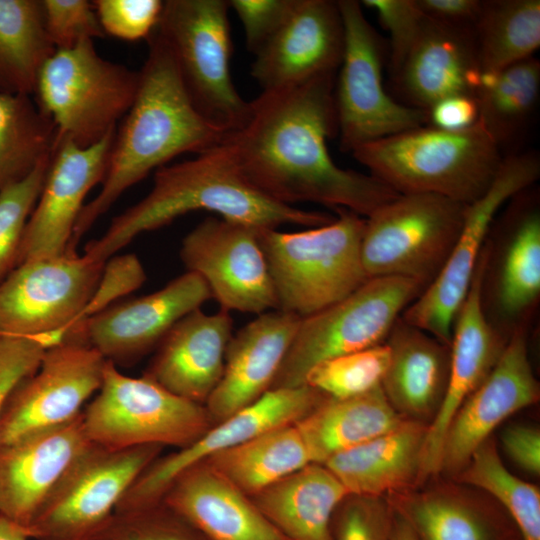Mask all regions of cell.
Masks as SVG:
<instances>
[{
	"instance_id": "1",
	"label": "cell",
	"mask_w": 540,
	"mask_h": 540,
	"mask_svg": "<svg viewBox=\"0 0 540 540\" xmlns=\"http://www.w3.org/2000/svg\"><path fill=\"white\" fill-rule=\"evenodd\" d=\"M335 82L336 73H329L262 91L223 142L247 181L268 198L288 206L344 208L366 218L399 194L332 160L327 142L338 133Z\"/></svg>"
},
{
	"instance_id": "2",
	"label": "cell",
	"mask_w": 540,
	"mask_h": 540,
	"mask_svg": "<svg viewBox=\"0 0 540 540\" xmlns=\"http://www.w3.org/2000/svg\"><path fill=\"white\" fill-rule=\"evenodd\" d=\"M135 99L115 132L100 192L84 205L68 250L131 186L183 153L200 154L226 137L196 109L163 41L153 32Z\"/></svg>"
},
{
	"instance_id": "3",
	"label": "cell",
	"mask_w": 540,
	"mask_h": 540,
	"mask_svg": "<svg viewBox=\"0 0 540 540\" xmlns=\"http://www.w3.org/2000/svg\"><path fill=\"white\" fill-rule=\"evenodd\" d=\"M197 210L258 230L284 224L318 227L334 218L284 205L262 194L247 181L222 142L195 158L157 169L150 192L114 217L100 238L87 243L84 255L105 263L139 234Z\"/></svg>"
},
{
	"instance_id": "4",
	"label": "cell",
	"mask_w": 540,
	"mask_h": 540,
	"mask_svg": "<svg viewBox=\"0 0 540 540\" xmlns=\"http://www.w3.org/2000/svg\"><path fill=\"white\" fill-rule=\"evenodd\" d=\"M352 155L398 194H436L464 204L486 192L504 158L479 119L455 131L419 126L366 143Z\"/></svg>"
},
{
	"instance_id": "5",
	"label": "cell",
	"mask_w": 540,
	"mask_h": 540,
	"mask_svg": "<svg viewBox=\"0 0 540 540\" xmlns=\"http://www.w3.org/2000/svg\"><path fill=\"white\" fill-rule=\"evenodd\" d=\"M322 226L258 230L277 310L305 318L342 300L366 280L361 261L365 217L344 208Z\"/></svg>"
},
{
	"instance_id": "6",
	"label": "cell",
	"mask_w": 540,
	"mask_h": 540,
	"mask_svg": "<svg viewBox=\"0 0 540 540\" xmlns=\"http://www.w3.org/2000/svg\"><path fill=\"white\" fill-rule=\"evenodd\" d=\"M138 84L139 71L104 59L88 40L53 53L39 74L33 98L54 123L56 144L68 140L89 147L117 129Z\"/></svg>"
},
{
	"instance_id": "7",
	"label": "cell",
	"mask_w": 540,
	"mask_h": 540,
	"mask_svg": "<svg viewBox=\"0 0 540 540\" xmlns=\"http://www.w3.org/2000/svg\"><path fill=\"white\" fill-rule=\"evenodd\" d=\"M229 8L225 0H167L154 30L196 109L225 135L241 127L249 110L230 72Z\"/></svg>"
},
{
	"instance_id": "8",
	"label": "cell",
	"mask_w": 540,
	"mask_h": 540,
	"mask_svg": "<svg viewBox=\"0 0 540 540\" xmlns=\"http://www.w3.org/2000/svg\"><path fill=\"white\" fill-rule=\"evenodd\" d=\"M468 204L436 194H399L365 218L361 261L368 279L404 277L426 287L445 265Z\"/></svg>"
},
{
	"instance_id": "9",
	"label": "cell",
	"mask_w": 540,
	"mask_h": 540,
	"mask_svg": "<svg viewBox=\"0 0 540 540\" xmlns=\"http://www.w3.org/2000/svg\"><path fill=\"white\" fill-rule=\"evenodd\" d=\"M425 288L410 278H370L342 300L302 318L271 389L303 386L317 363L384 343Z\"/></svg>"
},
{
	"instance_id": "10",
	"label": "cell",
	"mask_w": 540,
	"mask_h": 540,
	"mask_svg": "<svg viewBox=\"0 0 540 540\" xmlns=\"http://www.w3.org/2000/svg\"><path fill=\"white\" fill-rule=\"evenodd\" d=\"M98 395L82 411L88 439L121 450L142 445L184 448L214 424L205 405L181 398L151 379L122 374L106 361Z\"/></svg>"
},
{
	"instance_id": "11",
	"label": "cell",
	"mask_w": 540,
	"mask_h": 540,
	"mask_svg": "<svg viewBox=\"0 0 540 540\" xmlns=\"http://www.w3.org/2000/svg\"><path fill=\"white\" fill-rule=\"evenodd\" d=\"M344 29V48L335 82L340 148H356L399 132L428 125V112L400 103L384 89V45L367 20L360 2L337 1Z\"/></svg>"
},
{
	"instance_id": "12",
	"label": "cell",
	"mask_w": 540,
	"mask_h": 540,
	"mask_svg": "<svg viewBox=\"0 0 540 540\" xmlns=\"http://www.w3.org/2000/svg\"><path fill=\"white\" fill-rule=\"evenodd\" d=\"M540 159L535 151L504 156L486 190L468 204L456 243L437 277L401 314V318L450 345L454 319L465 300L491 226L504 205L535 184Z\"/></svg>"
},
{
	"instance_id": "13",
	"label": "cell",
	"mask_w": 540,
	"mask_h": 540,
	"mask_svg": "<svg viewBox=\"0 0 540 540\" xmlns=\"http://www.w3.org/2000/svg\"><path fill=\"white\" fill-rule=\"evenodd\" d=\"M486 240L481 305L506 340L530 325L540 297V200L534 185L513 196Z\"/></svg>"
},
{
	"instance_id": "14",
	"label": "cell",
	"mask_w": 540,
	"mask_h": 540,
	"mask_svg": "<svg viewBox=\"0 0 540 540\" xmlns=\"http://www.w3.org/2000/svg\"><path fill=\"white\" fill-rule=\"evenodd\" d=\"M163 449L142 445L110 450L92 445L69 469L30 526L36 540H91L122 496Z\"/></svg>"
},
{
	"instance_id": "15",
	"label": "cell",
	"mask_w": 540,
	"mask_h": 540,
	"mask_svg": "<svg viewBox=\"0 0 540 540\" xmlns=\"http://www.w3.org/2000/svg\"><path fill=\"white\" fill-rule=\"evenodd\" d=\"M104 264L67 250L18 265L0 283V334H64L79 320Z\"/></svg>"
},
{
	"instance_id": "16",
	"label": "cell",
	"mask_w": 540,
	"mask_h": 540,
	"mask_svg": "<svg viewBox=\"0 0 540 540\" xmlns=\"http://www.w3.org/2000/svg\"><path fill=\"white\" fill-rule=\"evenodd\" d=\"M106 359L72 341L49 346L38 369L8 395L0 414V445L65 424L99 390Z\"/></svg>"
},
{
	"instance_id": "17",
	"label": "cell",
	"mask_w": 540,
	"mask_h": 540,
	"mask_svg": "<svg viewBox=\"0 0 540 540\" xmlns=\"http://www.w3.org/2000/svg\"><path fill=\"white\" fill-rule=\"evenodd\" d=\"M180 258L205 281L221 309L258 315L277 310L258 229L207 217L183 238Z\"/></svg>"
},
{
	"instance_id": "18",
	"label": "cell",
	"mask_w": 540,
	"mask_h": 540,
	"mask_svg": "<svg viewBox=\"0 0 540 540\" xmlns=\"http://www.w3.org/2000/svg\"><path fill=\"white\" fill-rule=\"evenodd\" d=\"M212 298L205 281L186 271L163 288L81 319L63 334L117 365H131L155 349L172 326Z\"/></svg>"
},
{
	"instance_id": "19",
	"label": "cell",
	"mask_w": 540,
	"mask_h": 540,
	"mask_svg": "<svg viewBox=\"0 0 540 540\" xmlns=\"http://www.w3.org/2000/svg\"><path fill=\"white\" fill-rule=\"evenodd\" d=\"M325 396L308 385L267 391L251 405L214 424L190 445L158 456L134 480L115 512L134 511L161 503L172 481L191 465L270 429L298 422Z\"/></svg>"
},
{
	"instance_id": "20",
	"label": "cell",
	"mask_w": 540,
	"mask_h": 540,
	"mask_svg": "<svg viewBox=\"0 0 540 540\" xmlns=\"http://www.w3.org/2000/svg\"><path fill=\"white\" fill-rule=\"evenodd\" d=\"M528 327L513 331L492 371L453 416L443 441L440 472L457 476L502 421L539 400L528 354Z\"/></svg>"
},
{
	"instance_id": "21",
	"label": "cell",
	"mask_w": 540,
	"mask_h": 540,
	"mask_svg": "<svg viewBox=\"0 0 540 540\" xmlns=\"http://www.w3.org/2000/svg\"><path fill=\"white\" fill-rule=\"evenodd\" d=\"M115 132L89 147L68 140L56 144L42 191L24 229L18 265L68 250L85 197L105 178Z\"/></svg>"
},
{
	"instance_id": "22",
	"label": "cell",
	"mask_w": 540,
	"mask_h": 540,
	"mask_svg": "<svg viewBox=\"0 0 540 540\" xmlns=\"http://www.w3.org/2000/svg\"><path fill=\"white\" fill-rule=\"evenodd\" d=\"M93 445L82 413L0 445V514L27 530L73 464Z\"/></svg>"
},
{
	"instance_id": "23",
	"label": "cell",
	"mask_w": 540,
	"mask_h": 540,
	"mask_svg": "<svg viewBox=\"0 0 540 540\" xmlns=\"http://www.w3.org/2000/svg\"><path fill=\"white\" fill-rule=\"evenodd\" d=\"M485 262L486 245L453 322L448 386L442 405L428 426L421 457V482L439 474L443 441L453 416L492 371L508 341L492 327L482 309L481 282Z\"/></svg>"
},
{
	"instance_id": "24",
	"label": "cell",
	"mask_w": 540,
	"mask_h": 540,
	"mask_svg": "<svg viewBox=\"0 0 540 540\" xmlns=\"http://www.w3.org/2000/svg\"><path fill=\"white\" fill-rule=\"evenodd\" d=\"M344 48L337 1L296 0L286 21L255 54L251 76L262 91L336 73Z\"/></svg>"
},
{
	"instance_id": "25",
	"label": "cell",
	"mask_w": 540,
	"mask_h": 540,
	"mask_svg": "<svg viewBox=\"0 0 540 540\" xmlns=\"http://www.w3.org/2000/svg\"><path fill=\"white\" fill-rule=\"evenodd\" d=\"M301 318L281 310L259 314L232 335L221 380L205 407L217 424L262 397L285 359Z\"/></svg>"
},
{
	"instance_id": "26",
	"label": "cell",
	"mask_w": 540,
	"mask_h": 540,
	"mask_svg": "<svg viewBox=\"0 0 540 540\" xmlns=\"http://www.w3.org/2000/svg\"><path fill=\"white\" fill-rule=\"evenodd\" d=\"M233 320L221 309L206 314L196 309L166 333L143 376L186 400L205 405L219 384Z\"/></svg>"
},
{
	"instance_id": "27",
	"label": "cell",
	"mask_w": 540,
	"mask_h": 540,
	"mask_svg": "<svg viewBox=\"0 0 540 540\" xmlns=\"http://www.w3.org/2000/svg\"><path fill=\"white\" fill-rule=\"evenodd\" d=\"M161 503L208 540H289L251 497L205 460L181 472Z\"/></svg>"
},
{
	"instance_id": "28",
	"label": "cell",
	"mask_w": 540,
	"mask_h": 540,
	"mask_svg": "<svg viewBox=\"0 0 540 540\" xmlns=\"http://www.w3.org/2000/svg\"><path fill=\"white\" fill-rule=\"evenodd\" d=\"M481 73L474 31L446 26L426 17L418 38L392 79L407 105L427 111L446 97H475Z\"/></svg>"
},
{
	"instance_id": "29",
	"label": "cell",
	"mask_w": 540,
	"mask_h": 540,
	"mask_svg": "<svg viewBox=\"0 0 540 540\" xmlns=\"http://www.w3.org/2000/svg\"><path fill=\"white\" fill-rule=\"evenodd\" d=\"M385 499L418 540H521L499 504L473 496L463 485H418Z\"/></svg>"
},
{
	"instance_id": "30",
	"label": "cell",
	"mask_w": 540,
	"mask_h": 540,
	"mask_svg": "<svg viewBox=\"0 0 540 540\" xmlns=\"http://www.w3.org/2000/svg\"><path fill=\"white\" fill-rule=\"evenodd\" d=\"M389 364L381 388L404 419L430 425L437 415L448 386L450 345L401 316L385 342Z\"/></svg>"
},
{
	"instance_id": "31",
	"label": "cell",
	"mask_w": 540,
	"mask_h": 540,
	"mask_svg": "<svg viewBox=\"0 0 540 540\" xmlns=\"http://www.w3.org/2000/svg\"><path fill=\"white\" fill-rule=\"evenodd\" d=\"M428 425L406 420L395 429L330 457L323 465L349 495L381 497L421 484Z\"/></svg>"
},
{
	"instance_id": "32",
	"label": "cell",
	"mask_w": 540,
	"mask_h": 540,
	"mask_svg": "<svg viewBox=\"0 0 540 540\" xmlns=\"http://www.w3.org/2000/svg\"><path fill=\"white\" fill-rule=\"evenodd\" d=\"M348 495L323 464L310 463L251 499L289 540H333L332 517Z\"/></svg>"
},
{
	"instance_id": "33",
	"label": "cell",
	"mask_w": 540,
	"mask_h": 540,
	"mask_svg": "<svg viewBox=\"0 0 540 540\" xmlns=\"http://www.w3.org/2000/svg\"><path fill=\"white\" fill-rule=\"evenodd\" d=\"M404 421L380 385L348 398L325 396L296 426L312 463L323 464L335 454L387 433Z\"/></svg>"
},
{
	"instance_id": "34",
	"label": "cell",
	"mask_w": 540,
	"mask_h": 540,
	"mask_svg": "<svg viewBox=\"0 0 540 540\" xmlns=\"http://www.w3.org/2000/svg\"><path fill=\"white\" fill-rule=\"evenodd\" d=\"M540 95V62L530 57L497 73H481L475 94L479 120L500 151L513 154L526 135Z\"/></svg>"
},
{
	"instance_id": "35",
	"label": "cell",
	"mask_w": 540,
	"mask_h": 540,
	"mask_svg": "<svg viewBox=\"0 0 540 540\" xmlns=\"http://www.w3.org/2000/svg\"><path fill=\"white\" fill-rule=\"evenodd\" d=\"M205 461L249 497L312 463L296 423L270 429Z\"/></svg>"
},
{
	"instance_id": "36",
	"label": "cell",
	"mask_w": 540,
	"mask_h": 540,
	"mask_svg": "<svg viewBox=\"0 0 540 540\" xmlns=\"http://www.w3.org/2000/svg\"><path fill=\"white\" fill-rule=\"evenodd\" d=\"M55 51L42 0H0V93L33 96L39 74Z\"/></svg>"
},
{
	"instance_id": "37",
	"label": "cell",
	"mask_w": 540,
	"mask_h": 540,
	"mask_svg": "<svg viewBox=\"0 0 540 540\" xmlns=\"http://www.w3.org/2000/svg\"><path fill=\"white\" fill-rule=\"evenodd\" d=\"M474 37L482 73L533 57L540 46V1H484Z\"/></svg>"
},
{
	"instance_id": "38",
	"label": "cell",
	"mask_w": 540,
	"mask_h": 540,
	"mask_svg": "<svg viewBox=\"0 0 540 540\" xmlns=\"http://www.w3.org/2000/svg\"><path fill=\"white\" fill-rule=\"evenodd\" d=\"M57 132L33 96L0 93V191L52 155Z\"/></svg>"
},
{
	"instance_id": "39",
	"label": "cell",
	"mask_w": 540,
	"mask_h": 540,
	"mask_svg": "<svg viewBox=\"0 0 540 540\" xmlns=\"http://www.w3.org/2000/svg\"><path fill=\"white\" fill-rule=\"evenodd\" d=\"M458 483L478 488L492 497L515 524L521 540H540V491L512 474L503 464L489 437L454 477Z\"/></svg>"
},
{
	"instance_id": "40",
	"label": "cell",
	"mask_w": 540,
	"mask_h": 540,
	"mask_svg": "<svg viewBox=\"0 0 540 540\" xmlns=\"http://www.w3.org/2000/svg\"><path fill=\"white\" fill-rule=\"evenodd\" d=\"M385 343L332 357L314 365L305 385L331 398H348L381 385L389 364Z\"/></svg>"
},
{
	"instance_id": "41",
	"label": "cell",
	"mask_w": 540,
	"mask_h": 540,
	"mask_svg": "<svg viewBox=\"0 0 540 540\" xmlns=\"http://www.w3.org/2000/svg\"><path fill=\"white\" fill-rule=\"evenodd\" d=\"M51 157L43 159L24 179L0 191V283L18 265L24 229L42 191Z\"/></svg>"
},
{
	"instance_id": "42",
	"label": "cell",
	"mask_w": 540,
	"mask_h": 540,
	"mask_svg": "<svg viewBox=\"0 0 540 540\" xmlns=\"http://www.w3.org/2000/svg\"><path fill=\"white\" fill-rule=\"evenodd\" d=\"M91 540H208L162 503L114 512Z\"/></svg>"
},
{
	"instance_id": "43",
	"label": "cell",
	"mask_w": 540,
	"mask_h": 540,
	"mask_svg": "<svg viewBox=\"0 0 540 540\" xmlns=\"http://www.w3.org/2000/svg\"><path fill=\"white\" fill-rule=\"evenodd\" d=\"M392 510L385 498L348 495L332 517L333 540H391Z\"/></svg>"
},
{
	"instance_id": "44",
	"label": "cell",
	"mask_w": 540,
	"mask_h": 540,
	"mask_svg": "<svg viewBox=\"0 0 540 540\" xmlns=\"http://www.w3.org/2000/svg\"><path fill=\"white\" fill-rule=\"evenodd\" d=\"M42 6L46 32L56 50L105 35L92 2L42 0Z\"/></svg>"
},
{
	"instance_id": "45",
	"label": "cell",
	"mask_w": 540,
	"mask_h": 540,
	"mask_svg": "<svg viewBox=\"0 0 540 540\" xmlns=\"http://www.w3.org/2000/svg\"><path fill=\"white\" fill-rule=\"evenodd\" d=\"M360 3L377 14L389 34V68L393 77L418 38L426 17L415 0H364Z\"/></svg>"
},
{
	"instance_id": "46",
	"label": "cell",
	"mask_w": 540,
	"mask_h": 540,
	"mask_svg": "<svg viewBox=\"0 0 540 540\" xmlns=\"http://www.w3.org/2000/svg\"><path fill=\"white\" fill-rule=\"evenodd\" d=\"M160 0H96L93 7L104 34L121 40L148 39L158 25Z\"/></svg>"
},
{
	"instance_id": "47",
	"label": "cell",
	"mask_w": 540,
	"mask_h": 540,
	"mask_svg": "<svg viewBox=\"0 0 540 540\" xmlns=\"http://www.w3.org/2000/svg\"><path fill=\"white\" fill-rule=\"evenodd\" d=\"M145 280L144 268L135 254L112 256L105 262L98 284L79 320L113 305L141 287Z\"/></svg>"
},
{
	"instance_id": "48",
	"label": "cell",
	"mask_w": 540,
	"mask_h": 540,
	"mask_svg": "<svg viewBox=\"0 0 540 540\" xmlns=\"http://www.w3.org/2000/svg\"><path fill=\"white\" fill-rule=\"evenodd\" d=\"M228 3L243 25L248 51L255 55L286 21L296 0H230Z\"/></svg>"
},
{
	"instance_id": "49",
	"label": "cell",
	"mask_w": 540,
	"mask_h": 540,
	"mask_svg": "<svg viewBox=\"0 0 540 540\" xmlns=\"http://www.w3.org/2000/svg\"><path fill=\"white\" fill-rule=\"evenodd\" d=\"M47 348L39 336L0 334V414L14 387L38 369Z\"/></svg>"
},
{
	"instance_id": "50",
	"label": "cell",
	"mask_w": 540,
	"mask_h": 540,
	"mask_svg": "<svg viewBox=\"0 0 540 540\" xmlns=\"http://www.w3.org/2000/svg\"><path fill=\"white\" fill-rule=\"evenodd\" d=\"M507 456L523 471L540 474V431L531 425L516 424L507 427L501 435Z\"/></svg>"
},
{
	"instance_id": "51",
	"label": "cell",
	"mask_w": 540,
	"mask_h": 540,
	"mask_svg": "<svg viewBox=\"0 0 540 540\" xmlns=\"http://www.w3.org/2000/svg\"><path fill=\"white\" fill-rule=\"evenodd\" d=\"M430 20L453 28L474 31L483 8L482 0H415Z\"/></svg>"
},
{
	"instance_id": "52",
	"label": "cell",
	"mask_w": 540,
	"mask_h": 540,
	"mask_svg": "<svg viewBox=\"0 0 540 540\" xmlns=\"http://www.w3.org/2000/svg\"><path fill=\"white\" fill-rule=\"evenodd\" d=\"M427 112L428 125L450 131L466 129L479 119L476 98L468 95H454L441 99Z\"/></svg>"
},
{
	"instance_id": "53",
	"label": "cell",
	"mask_w": 540,
	"mask_h": 540,
	"mask_svg": "<svg viewBox=\"0 0 540 540\" xmlns=\"http://www.w3.org/2000/svg\"><path fill=\"white\" fill-rule=\"evenodd\" d=\"M27 530L0 514V540H28Z\"/></svg>"
},
{
	"instance_id": "54",
	"label": "cell",
	"mask_w": 540,
	"mask_h": 540,
	"mask_svg": "<svg viewBox=\"0 0 540 540\" xmlns=\"http://www.w3.org/2000/svg\"><path fill=\"white\" fill-rule=\"evenodd\" d=\"M391 540H418L408 523L393 510Z\"/></svg>"
}]
</instances>
